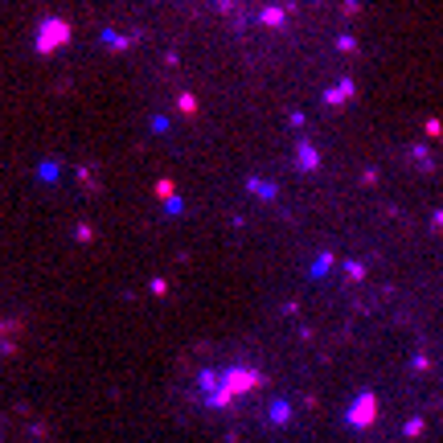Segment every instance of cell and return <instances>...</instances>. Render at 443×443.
Instances as JSON below:
<instances>
[{
	"label": "cell",
	"instance_id": "1",
	"mask_svg": "<svg viewBox=\"0 0 443 443\" xmlns=\"http://www.w3.org/2000/svg\"><path fill=\"white\" fill-rule=\"evenodd\" d=\"M259 386H263V374L250 370V365H234V370H222V374H213V370L201 374V390H205V402H210L213 410L230 407L234 398L259 390Z\"/></svg>",
	"mask_w": 443,
	"mask_h": 443
},
{
	"label": "cell",
	"instance_id": "2",
	"mask_svg": "<svg viewBox=\"0 0 443 443\" xmlns=\"http://www.w3.org/2000/svg\"><path fill=\"white\" fill-rule=\"evenodd\" d=\"M62 41H70V25L58 21V16H49L46 25H41V33H37V54H54Z\"/></svg>",
	"mask_w": 443,
	"mask_h": 443
},
{
	"label": "cell",
	"instance_id": "3",
	"mask_svg": "<svg viewBox=\"0 0 443 443\" xmlns=\"http://www.w3.org/2000/svg\"><path fill=\"white\" fill-rule=\"evenodd\" d=\"M345 419H349V427H370L377 419V398H374V394H361L357 402L349 407V414H345Z\"/></svg>",
	"mask_w": 443,
	"mask_h": 443
},
{
	"label": "cell",
	"instance_id": "4",
	"mask_svg": "<svg viewBox=\"0 0 443 443\" xmlns=\"http://www.w3.org/2000/svg\"><path fill=\"white\" fill-rule=\"evenodd\" d=\"M349 95H353V82H341V86H337V91L328 95V103H345Z\"/></svg>",
	"mask_w": 443,
	"mask_h": 443
},
{
	"label": "cell",
	"instance_id": "5",
	"mask_svg": "<svg viewBox=\"0 0 443 443\" xmlns=\"http://www.w3.org/2000/svg\"><path fill=\"white\" fill-rule=\"evenodd\" d=\"M300 164H304V168H316V152H312V148H300Z\"/></svg>",
	"mask_w": 443,
	"mask_h": 443
},
{
	"label": "cell",
	"instance_id": "6",
	"mask_svg": "<svg viewBox=\"0 0 443 443\" xmlns=\"http://www.w3.org/2000/svg\"><path fill=\"white\" fill-rule=\"evenodd\" d=\"M263 21H267V25H279V21H283V13H279V9H267V13H263Z\"/></svg>",
	"mask_w": 443,
	"mask_h": 443
}]
</instances>
